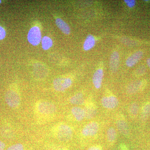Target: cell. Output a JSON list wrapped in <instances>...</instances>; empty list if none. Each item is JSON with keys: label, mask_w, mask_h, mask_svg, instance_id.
I'll return each mask as SVG.
<instances>
[{"label": "cell", "mask_w": 150, "mask_h": 150, "mask_svg": "<svg viewBox=\"0 0 150 150\" xmlns=\"http://www.w3.org/2000/svg\"><path fill=\"white\" fill-rule=\"evenodd\" d=\"M72 134V130L68 125L62 124L56 129V137L62 142H67L71 139Z\"/></svg>", "instance_id": "6da1fadb"}, {"label": "cell", "mask_w": 150, "mask_h": 150, "mask_svg": "<svg viewBox=\"0 0 150 150\" xmlns=\"http://www.w3.org/2000/svg\"><path fill=\"white\" fill-rule=\"evenodd\" d=\"M27 38L29 43L33 46L38 45L42 39L40 28L37 26L31 28L28 31Z\"/></svg>", "instance_id": "7a4b0ae2"}, {"label": "cell", "mask_w": 150, "mask_h": 150, "mask_svg": "<svg viewBox=\"0 0 150 150\" xmlns=\"http://www.w3.org/2000/svg\"><path fill=\"white\" fill-rule=\"evenodd\" d=\"M72 81L69 78H58L53 82L54 88L58 91H63L71 85Z\"/></svg>", "instance_id": "3957f363"}, {"label": "cell", "mask_w": 150, "mask_h": 150, "mask_svg": "<svg viewBox=\"0 0 150 150\" xmlns=\"http://www.w3.org/2000/svg\"><path fill=\"white\" fill-rule=\"evenodd\" d=\"M5 100L10 107L16 108L20 103V98L16 92L13 90L8 91L6 93Z\"/></svg>", "instance_id": "277c9868"}, {"label": "cell", "mask_w": 150, "mask_h": 150, "mask_svg": "<svg viewBox=\"0 0 150 150\" xmlns=\"http://www.w3.org/2000/svg\"><path fill=\"white\" fill-rule=\"evenodd\" d=\"M37 110L43 114H53L56 111V107L53 103L49 102H41L37 105Z\"/></svg>", "instance_id": "5b68a950"}, {"label": "cell", "mask_w": 150, "mask_h": 150, "mask_svg": "<svg viewBox=\"0 0 150 150\" xmlns=\"http://www.w3.org/2000/svg\"><path fill=\"white\" fill-rule=\"evenodd\" d=\"M99 125L95 122L87 124L82 129V134L85 137H92L98 132Z\"/></svg>", "instance_id": "8992f818"}, {"label": "cell", "mask_w": 150, "mask_h": 150, "mask_svg": "<svg viewBox=\"0 0 150 150\" xmlns=\"http://www.w3.org/2000/svg\"><path fill=\"white\" fill-rule=\"evenodd\" d=\"M101 103L105 108L112 109L117 107L118 104V100L117 98L113 96H104L101 100Z\"/></svg>", "instance_id": "52a82bcc"}, {"label": "cell", "mask_w": 150, "mask_h": 150, "mask_svg": "<svg viewBox=\"0 0 150 150\" xmlns=\"http://www.w3.org/2000/svg\"><path fill=\"white\" fill-rule=\"evenodd\" d=\"M120 57L117 51L112 52L110 56L109 67L110 71L112 73H115L118 69L119 65Z\"/></svg>", "instance_id": "ba28073f"}, {"label": "cell", "mask_w": 150, "mask_h": 150, "mask_svg": "<svg viewBox=\"0 0 150 150\" xmlns=\"http://www.w3.org/2000/svg\"><path fill=\"white\" fill-rule=\"evenodd\" d=\"M143 53L142 51H137L132 54L126 60V66L129 67H132L135 66L142 59Z\"/></svg>", "instance_id": "9c48e42d"}, {"label": "cell", "mask_w": 150, "mask_h": 150, "mask_svg": "<svg viewBox=\"0 0 150 150\" xmlns=\"http://www.w3.org/2000/svg\"><path fill=\"white\" fill-rule=\"evenodd\" d=\"M103 75V70L101 69H98L94 73L92 79L93 83L96 89H99L101 87Z\"/></svg>", "instance_id": "30bf717a"}, {"label": "cell", "mask_w": 150, "mask_h": 150, "mask_svg": "<svg viewBox=\"0 0 150 150\" xmlns=\"http://www.w3.org/2000/svg\"><path fill=\"white\" fill-rule=\"evenodd\" d=\"M142 82L141 81H135L129 84L127 87V91L129 94H134L141 89Z\"/></svg>", "instance_id": "8fae6325"}, {"label": "cell", "mask_w": 150, "mask_h": 150, "mask_svg": "<svg viewBox=\"0 0 150 150\" xmlns=\"http://www.w3.org/2000/svg\"><path fill=\"white\" fill-rule=\"evenodd\" d=\"M56 23L59 29L63 33L69 35L71 32V29L69 25L66 22L60 18H57L56 20Z\"/></svg>", "instance_id": "7c38bea8"}, {"label": "cell", "mask_w": 150, "mask_h": 150, "mask_svg": "<svg viewBox=\"0 0 150 150\" xmlns=\"http://www.w3.org/2000/svg\"><path fill=\"white\" fill-rule=\"evenodd\" d=\"M96 43L94 37L92 35H89L86 38L83 43V48L85 51H89L93 48Z\"/></svg>", "instance_id": "4fadbf2b"}, {"label": "cell", "mask_w": 150, "mask_h": 150, "mask_svg": "<svg viewBox=\"0 0 150 150\" xmlns=\"http://www.w3.org/2000/svg\"><path fill=\"white\" fill-rule=\"evenodd\" d=\"M73 115L78 121H81L85 117L83 109L79 107H74L71 109Z\"/></svg>", "instance_id": "5bb4252c"}, {"label": "cell", "mask_w": 150, "mask_h": 150, "mask_svg": "<svg viewBox=\"0 0 150 150\" xmlns=\"http://www.w3.org/2000/svg\"><path fill=\"white\" fill-rule=\"evenodd\" d=\"M117 126L119 132L124 135H127L129 133V128L127 123L122 119L118 120Z\"/></svg>", "instance_id": "9a60e30c"}, {"label": "cell", "mask_w": 150, "mask_h": 150, "mask_svg": "<svg viewBox=\"0 0 150 150\" xmlns=\"http://www.w3.org/2000/svg\"><path fill=\"white\" fill-rule=\"evenodd\" d=\"M84 98H83V94L79 93L72 97L70 99V102L72 104L81 105L83 104L84 103Z\"/></svg>", "instance_id": "2e32d148"}, {"label": "cell", "mask_w": 150, "mask_h": 150, "mask_svg": "<svg viewBox=\"0 0 150 150\" xmlns=\"http://www.w3.org/2000/svg\"><path fill=\"white\" fill-rule=\"evenodd\" d=\"M41 44L42 48L45 50H47L53 46V41L48 36H44L41 39Z\"/></svg>", "instance_id": "e0dca14e"}, {"label": "cell", "mask_w": 150, "mask_h": 150, "mask_svg": "<svg viewBox=\"0 0 150 150\" xmlns=\"http://www.w3.org/2000/svg\"><path fill=\"white\" fill-rule=\"evenodd\" d=\"M150 115V103H146L142 108L141 118L142 120H145L149 118Z\"/></svg>", "instance_id": "ac0fdd59"}, {"label": "cell", "mask_w": 150, "mask_h": 150, "mask_svg": "<svg viewBox=\"0 0 150 150\" xmlns=\"http://www.w3.org/2000/svg\"><path fill=\"white\" fill-rule=\"evenodd\" d=\"M85 114V118L87 119H90L95 115L96 110L93 107L89 106L86 107L84 109Z\"/></svg>", "instance_id": "d6986e66"}, {"label": "cell", "mask_w": 150, "mask_h": 150, "mask_svg": "<svg viewBox=\"0 0 150 150\" xmlns=\"http://www.w3.org/2000/svg\"><path fill=\"white\" fill-rule=\"evenodd\" d=\"M107 137L109 142H113L115 141L116 138V132L114 128H110L108 129L107 132Z\"/></svg>", "instance_id": "ffe728a7"}, {"label": "cell", "mask_w": 150, "mask_h": 150, "mask_svg": "<svg viewBox=\"0 0 150 150\" xmlns=\"http://www.w3.org/2000/svg\"><path fill=\"white\" fill-rule=\"evenodd\" d=\"M129 112L133 116H136L139 111V106L137 103H134L131 104L129 108Z\"/></svg>", "instance_id": "44dd1931"}, {"label": "cell", "mask_w": 150, "mask_h": 150, "mask_svg": "<svg viewBox=\"0 0 150 150\" xmlns=\"http://www.w3.org/2000/svg\"><path fill=\"white\" fill-rule=\"evenodd\" d=\"M146 71V68L145 66H141L137 68L135 73L137 76H141L144 74Z\"/></svg>", "instance_id": "7402d4cb"}, {"label": "cell", "mask_w": 150, "mask_h": 150, "mask_svg": "<svg viewBox=\"0 0 150 150\" xmlns=\"http://www.w3.org/2000/svg\"><path fill=\"white\" fill-rule=\"evenodd\" d=\"M7 150H24V147L22 144H16L9 147Z\"/></svg>", "instance_id": "603a6c76"}, {"label": "cell", "mask_w": 150, "mask_h": 150, "mask_svg": "<svg viewBox=\"0 0 150 150\" xmlns=\"http://www.w3.org/2000/svg\"><path fill=\"white\" fill-rule=\"evenodd\" d=\"M124 1L130 8H134L136 5V2L135 0H124Z\"/></svg>", "instance_id": "cb8c5ba5"}, {"label": "cell", "mask_w": 150, "mask_h": 150, "mask_svg": "<svg viewBox=\"0 0 150 150\" xmlns=\"http://www.w3.org/2000/svg\"><path fill=\"white\" fill-rule=\"evenodd\" d=\"M6 32L4 29L0 26V40H2L6 37Z\"/></svg>", "instance_id": "d4e9b609"}, {"label": "cell", "mask_w": 150, "mask_h": 150, "mask_svg": "<svg viewBox=\"0 0 150 150\" xmlns=\"http://www.w3.org/2000/svg\"><path fill=\"white\" fill-rule=\"evenodd\" d=\"M88 150H102V149L100 146H94L89 148Z\"/></svg>", "instance_id": "484cf974"}, {"label": "cell", "mask_w": 150, "mask_h": 150, "mask_svg": "<svg viewBox=\"0 0 150 150\" xmlns=\"http://www.w3.org/2000/svg\"><path fill=\"white\" fill-rule=\"evenodd\" d=\"M5 144L4 142L0 141V150H4Z\"/></svg>", "instance_id": "4316f807"}, {"label": "cell", "mask_w": 150, "mask_h": 150, "mask_svg": "<svg viewBox=\"0 0 150 150\" xmlns=\"http://www.w3.org/2000/svg\"><path fill=\"white\" fill-rule=\"evenodd\" d=\"M121 150H128V149L126 145L123 144L121 145Z\"/></svg>", "instance_id": "83f0119b"}, {"label": "cell", "mask_w": 150, "mask_h": 150, "mask_svg": "<svg viewBox=\"0 0 150 150\" xmlns=\"http://www.w3.org/2000/svg\"><path fill=\"white\" fill-rule=\"evenodd\" d=\"M147 64L148 67L150 69V58H149L147 60Z\"/></svg>", "instance_id": "f1b7e54d"}, {"label": "cell", "mask_w": 150, "mask_h": 150, "mask_svg": "<svg viewBox=\"0 0 150 150\" xmlns=\"http://www.w3.org/2000/svg\"><path fill=\"white\" fill-rule=\"evenodd\" d=\"M1 1H0V4H1Z\"/></svg>", "instance_id": "f546056e"}]
</instances>
